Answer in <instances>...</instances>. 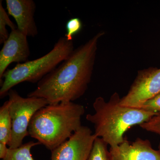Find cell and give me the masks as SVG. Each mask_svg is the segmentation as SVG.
Returning a JSON list of instances; mask_svg holds the SVG:
<instances>
[{"label":"cell","instance_id":"13","mask_svg":"<svg viewBox=\"0 0 160 160\" xmlns=\"http://www.w3.org/2000/svg\"><path fill=\"white\" fill-rule=\"evenodd\" d=\"M108 146L102 138H96L87 160H111Z\"/></svg>","mask_w":160,"mask_h":160},{"label":"cell","instance_id":"6","mask_svg":"<svg viewBox=\"0 0 160 160\" xmlns=\"http://www.w3.org/2000/svg\"><path fill=\"white\" fill-rule=\"evenodd\" d=\"M160 92V69L140 71L127 94L121 98L122 106L140 108Z\"/></svg>","mask_w":160,"mask_h":160},{"label":"cell","instance_id":"15","mask_svg":"<svg viewBox=\"0 0 160 160\" xmlns=\"http://www.w3.org/2000/svg\"><path fill=\"white\" fill-rule=\"evenodd\" d=\"M82 28V22L77 18H72L68 20L66 24V33L65 37L69 41H72L75 35L78 33Z\"/></svg>","mask_w":160,"mask_h":160},{"label":"cell","instance_id":"17","mask_svg":"<svg viewBox=\"0 0 160 160\" xmlns=\"http://www.w3.org/2000/svg\"><path fill=\"white\" fill-rule=\"evenodd\" d=\"M140 109L160 114V92L146 101Z\"/></svg>","mask_w":160,"mask_h":160},{"label":"cell","instance_id":"12","mask_svg":"<svg viewBox=\"0 0 160 160\" xmlns=\"http://www.w3.org/2000/svg\"><path fill=\"white\" fill-rule=\"evenodd\" d=\"M41 143L29 142L22 144L16 149L9 148L6 157L2 160H34L31 153V149L33 146Z\"/></svg>","mask_w":160,"mask_h":160},{"label":"cell","instance_id":"11","mask_svg":"<svg viewBox=\"0 0 160 160\" xmlns=\"http://www.w3.org/2000/svg\"><path fill=\"white\" fill-rule=\"evenodd\" d=\"M9 101L0 108V142L9 145L12 137V122L9 110Z\"/></svg>","mask_w":160,"mask_h":160},{"label":"cell","instance_id":"5","mask_svg":"<svg viewBox=\"0 0 160 160\" xmlns=\"http://www.w3.org/2000/svg\"><path fill=\"white\" fill-rule=\"evenodd\" d=\"M8 95L12 122L11 139L8 146L10 149H16L22 145L23 140L29 135V123L35 113L49 103L43 98L22 97L12 89Z\"/></svg>","mask_w":160,"mask_h":160},{"label":"cell","instance_id":"2","mask_svg":"<svg viewBox=\"0 0 160 160\" xmlns=\"http://www.w3.org/2000/svg\"><path fill=\"white\" fill-rule=\"evenodd\" d=\"M118 92L112 95L108 101L99 97L93 103L94 114H88L86 119L94 126V134L114 148L124 142V134L135 125H141L159 114L139 108L122 106Z\"/></svg>","mask_w":160,"mask_h":160},{"label":"cell","instance_id":"19","mask_svg":"<svg viewBox=\"0 0 160 160\" xmlns=\"http://www.w3.org/2000/svg\"><path fill=\"white\" fill-rule=\"evenodd\" d=\"M158 148H159L158 151H159V152H160V142L159 143V145Z\"/></svg>","mask_w":160,"mask_h":160},{"label":"cell","instance_id":"18","mask_svg":"<svg viewBox=\"0 0 160 160\" xmlns=\"http://www.w3.org/2000/svg\"><path fill=\"white\" fill-rule=\"evenodd\" d=\"M7 144L0 142V158L3 159L6 156L9 148H7Z\"/></svg>","mask_w":160,"mask_h":160},{"label":"cell","instance_id":"4","mask_svg":"<svg viewBox=\"0 0 160 160\" xmlns=\"http://www.w3.org/2000/svg\"><path fill=\"white\" fill-rule=\"evenodd\" d=\"M74 49L72 41H69L65 37H61L47 54L37 59L18 64L14 68L7 69L1 84L0 98L5 97L9 90L20 83H38L66 60Z\"/></svg>","mask_w":160,"mask_h":160},{"label":"cell","instance_id":"16","mask_svg":"<svg viewBox=\"0 0 160 160\" xmlns=\"http://www.w3.org/2000/svg\"><path fill=\"white\" fill-rule=\"evenodd\" d=\"M142 129L160 135V114L154 116L149 121L140 125Z\"/></svg>","mask_w":160,"mask_h":160},{"label":"cell","instance_id":"9","mask_svg":"<svg viewBox=\"0 0 160 160\" xmlns=\"http://www.w3.org/2000/svg\"><path fill=\"white\" fill-rule=\"evenodd\" d=\"M111 160H160V152L152 148L149 140L138 138L130 143L126 141L109 149Z\"/></svg>","mask_w":160,"mask_h":160},{"label":"cell","instance_id":"8","mask_svg":"<svg viewBox=\"0 0 160 160\" xmlns=\"http://www.w3.org/2000/svg\"><path fill=\"white\" fill-rule=\"evenodd\" d=\"M28 37L17 29L11 30L0 51V83L8 66L12 63L29 61L30 54Z\"/></svg>","mask_w":160,"mask_h":160},{"label":"cell","instance_id":"3","mask_svg":"<svg viewBox=\"0 0 160 160\" xmlns=\"http://www.w3.org/2000/svg\"><path fill=\"white\" fill-rule=\"evenodd\" d=\"M85 112L82 105L73 102L48 105L32 117L29 135L52 151L82 126L81 120Z\"/></svg>","mask_w":160,"mask_h":160},{"label":"cell","instance_id":"10","mask_svg":"<svg viewBox=\"0 0 160 160\" xmlns=\"http://www.w3.org/2000/svg\"><path fill=\"white\" fill-rule=\"evenodd\" d=\"M8 14L14 18L18 29L26 36L38 34L34 20L36 5L32 0H6Z\"/></svg>","mask_w":160,"mask_h":160},{"label":"cell","instance_id":"14","mask_svg":"<svg viewBox=\"0 0 160 160\" xmlns=\"http://www.w3.org/2000/svg\"><path fill=\"white\" fill-rule=\"evenodd\" d=\"M6 26H9L11 30L17 29L16 26L9 18L8 13L3 7L2 1H0V44H4L9 38V35Z\"/></svg>","mask_w":160,"mask_h":160},{"label":"cell","instance_id":"1","mask_svg":"<svg viewBox=\"0 0 160 160\" xmlns=\"http://www.w3.org/2000/svg\"><path fill=\"white\" fill-rule=\"evenodd\" d=\"M100 32L74 50L38 83L29 97L43 98L50 104L73 102L85 94L91 82Z\"/></svg>","mask_w":160,"mask_h":160},{"label":"cell","instance_id":"7","mask_svg":"<svg viewBox=\"0 0 160 160\" xmlns=\"http://www.w3.org/2000/svg\"><path fill=\"white\" fill-rule=\"evenodd\" d=\"M97 137L88 126H82L52 150L51 160H87Z\"/></svg>","mask_w":160,"mask_h":160}]
</instances>
